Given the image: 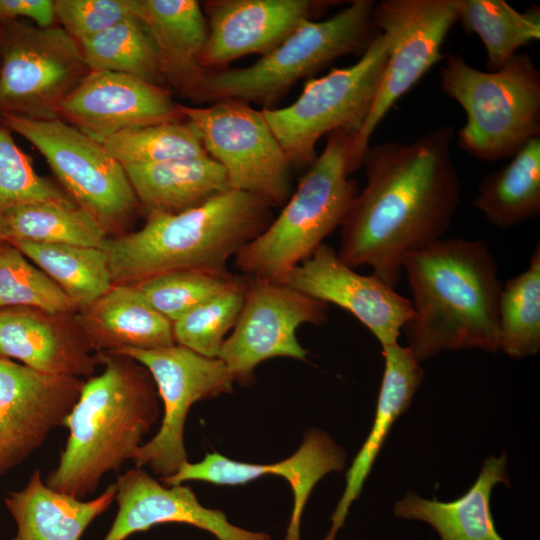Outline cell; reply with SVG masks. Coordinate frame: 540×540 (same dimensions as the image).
I'll return each instance as SVG.
<instances>
[{
	"label": "cell",
	"mask_w": 540,
	"mask_h": 540,
	"mask_svg": "<svg viewBox=\"0 0 540 540\" xmlns=\"http://www.w3.org/2000/svg\"><path fill=\"white\" fill-rule=\"evenodd\" d=\"M209 156L225 170L231 189L253 194L271 207L290 197L291 164L262 110L223 99L208 107L179 104Z\"/></svg>",
	"instance_id": "11"
},
{
	"label": "cell",
	"mask_w": 540,
	"mask_h": 540,
	"mask_svg": "<svg viewBox=\"0 0 540 540\" xmlns=\"http://www.w3.org/2000/svg\"><path fill=\"white\" fill-rule=\"evenodd\" d=\"M79 46L90 70L126 74L162 86L164 79L156 45L136 14Z\"/></svg>",
	"instance_id": "32"
},
{
	"label": "cell",
	"mask_w": 540,
	"mask_h": 540,
	"mask_svg": "<svg viewBox=\"0 0 540 540\" xmlns=\"http://www.w3.org/2000/svg\"><path fill=\"white\" fill-rule=\"evenodd\" d=\"M57 118L100 143L123 130L184 119L164 87L101 70L85 75L59 106Z\"/></svg>",
	"instance_id": "17"
},
{
	"label": "cell",
	"mask_w": 540,
	"mask_h": 540,
	"mask_svg": "<svg viewBox=\"0 0 540 540\" xmlns=\"http://www.w3.org/2000/svg\"><path fill=\"white\" fill-rule=\"evenodd\" d=\"M35 307L53 313H75V303L10 241H0V308Z\"/></svg>",
	"instance_id": "36"
},
{
	"label": "cell",
	"mask_w": 540,
	"mask_h": 540,
	"mask_svg": "<svg viewBox=\"0 0 540 540\" xmlns=\"http://www.w3.org/2000/svg\"><path fill=\"white\" fill-rule=\"evenodd\" d=\"M115 485L118 512L102 540H125L163 523L189 524L210 532L218 540H272L267 533L231 524L220 510L204 507L190 487H167L142 468L135 467L120 475Z\"/></svg>",
	"instance_id": "20"
},
{
	"label": "cell",
	"mask_w": 540,
	"mask_h": 540,
	"mask_svg": "<svg viewBox=\"0 0 540 540\" xmlns=\"http://www.w3.org/2000/svg\"><path fill=\"white\" fill-rule=\"evenodd\" d=\"M346 452L326 432H306L299 449L287 459L270 465L235 461L217 452L203 460L184 463L173 475L161 478L168 486L186 481H204L216 485H241L265 475L282 476L293 492V510L284 540H300V522L315 485L328 473L341 472Z\"/></svg>",
	"instance_id": "19"
},
{
	"label": "cell",
	"mask_w": 540,
	"mask_h": 540,
	"mask_svg": "<svg viewBox=\"0 0 540 540\" xmlns=\"http://www.w3.org/2000/svg\"><path fill=\"white\" fill-rule=\"evenodd\" d=\"M271 221L266 201L235 189L177 214L149 215L141 229L108 238L112 284L173 271L226 272L228 260Z\"/></svg>",
	"instance_id": "4"
},
{
	"label": "cell",
	"mask_w": 540,
	"mask_h": 540,
	"mask_svg": "<svg viewBox=\"0 0 540 540\" xmlns=\"http://www.w3.org/2000/svg\"><path fill=\"white\" fill-rule=\"evenodd\" d=\"M375 3L354 0L325 20H306L247 67L207 70L193 98L272 103L298 80L339 57L361 56L379 32L374 20Z\"/></svg>",
	"instance_id": "7"
},
{
	"label": "cell",
	"mask_w": 540,
	"mask_h": 540,
	"mask_svg": "<svg viewBox=\"0 0 540 540\" xmlns=\"http://www.w3.org/2000/svg\"><path fill=\"white\" fill-rule=\"evenodd\" d=\"M61 27L78 44L135 15L136 0H56Z\"/></svg>",
	"instance_id": "39"
},
{
	"label": "cell",
	"mask_w": 540,
	"mask_h": 540,
	"mask_svg": "<svg viewBox=\"0 0 540 540\" xmlns=\"http://www.w3.org/2000/svg\"><path fill=\"white\" fill-rule=\"evenodd\" d=\"M472 204L500 229L535 219L540 213V137L525 144L506 165L487 174Z\"/></svg>",
	"instance_id": "28"
},
{
	"label": "cell",
	"mask_w": 540,
	"mask_h": 540,
	"mask_svg": "<svg viewBox=\"0 0 540 540\" xmlns=\"http://www.w3.org/2000/svg\"><path fill=\"white\" fill-rule=\"evenodd\" d=\"M1 240H3V238H2V235H1V233H0V241H1Z\"/></svg>",
	"instance_id": "41"
},
{
	"label": "cell",
	"mask_w": 540,
	"mask_h": 540,
	"mask_svg": "<svg viewBox=\"0 0 540 540\" xmlns=\"http://www.w3.org/2000/svg\"><path fill=\"white\" fill-rule=\"evenodd\" d=\"M110 484L97 497L84 501L48 487L37 469L27 484L5 497L17 531L12 540H80L89 524L115 500Z\"/></svg>",
	"instance_id": "27"
},
{
	"label": "cell",
	"mask_w": 540,
	"mask_h": 540,
	"mask_svg": "<svg viewBox=\"0 0 540 540\" xmlns=\"http://www.w3.org/2000/svg\"><path fill=\"white\" fill-rule=\"evenodd\" d=\"M440 85L466 114L458 144L485 161L511 158L540 137V72L526 53L501 68L483 71L461 55L443 57Z\"/></svg>",
	"instance_id": "6"
},
{
	"label": "cell",
	"mask_w": 540,
	"mask_h": 540,
	"mask_svg": "<svg viewBox=\"0 0 540 540\" xmlns=\"http://www.w3.org/2000/svg\"><path fill=\"white\" fill-rule=\"evenodd\" d=\"M84 381L0 357V477L26 460L64 421Z\"/></svg>",
	"instance_id": "15"
},
{
	"label": "cell",
	"mask_w": 540,
	"mask_h": 540,
	"mask_svg": "<svg viewBox=\"0 0 540 540\" xmlns=\"http://www.w3.org/2000/svg\"><path fill=\"white\" fill-rule=\"evenodd\" d=\"M3 240L72 244L104 249L109 238L100 224L75 203H30L0 214Z\"/></svg>",
	"instance_id": "31"
},
{
	"label": "cell",
	"mask_w": 540,
	"mask_h": 540,
	"mask_svg": "<svg viewBox=\"0 0 540 540\" xmlns=\"http://www.w3.org/2000/svg\"><path fill=\"white\" fill-rule=\"evenodd\" d=\"M356 131L328 134L324 149L308 168L275 220L234 257L248 278L284 283L340 227L358 191L348 159Z\"/></svg>",
	"instance_id": "5"
},
{
	"label": "cell",
	"mask_w": 540,
	"mask_h": 540,
	"mask_svg": "<svg viewBox=\"0 0 540 540\" xmlns=\"http://www.w3.org/2000/svg\"><path fill=\"white\" fill-rule=\"evenodd\" d=\"M76 316L97 353L176 344L172 322L147 301L135 284H112L102 296L79 309Z\"/></svg>",
	"instance_id": "23"
},
{
	"label": "cell",
	"mask_w": 540,
	"mask_h": 540,
	"mask_svg": "<svg viewBox=\"0 0 540 540\" xmlns=\"http://www.w3.org/2000/svg\"><path fill=\"white\" fill-rule=\"evenodd\" d=\"M284 283L350 312L370 330L381 346L397 343L413 315L411 300L376 275L358 273L325 243L296 266Z\"/></svg>",
	"instance_id": "16"
},
{
	"label": "cell",
	"mask_w": 540,
	"mask_h": 540,
	"mask_svg": "<svg viewBox=\"0 0 540 540\" xmlns=\"http://www.w3.org/2000/svg\"><path fill=\"white\" fill-rule=\"evenodd\" d=\"M24 17L39 27L53 26L56 20L55 2L51 0H0V20Z\"/></svg>",
	"instance_id": "40"
},
{
	"label": "cell",
	"mask_w": 540,
	"mask_h": 540,
	"mask_svg": "<svg viewBox=\"0 0 540 540\" xmlns=\"http://www.w3.org/2000/svg\"><path fill=\"white\" fill-rule=\"evenodd\" d=\"M123 168L146 217L177 214L231 189L224 168L208 154Z\"/></svg>",
	"instance_id": "25"
},
{
	"label": "cell",
	"mask_w": 540,
	"mask_h": 540,
	"mask_svg": "<svg viewBox=\"0 0 540 540\" xmlns=\"http://www.w3.org/2000/svg\"><path fill=\"white\" fill-rule=\"evenodd\" d=\"M30 203L75 202L63 189L38 175L8 129L0 127V214Z\"/></svg>",
	"instance_id": "38"
},
{
	"label": "cell",
	"mask_w": 540,
	"mask_h": 540,
	"mask_svg": "<svg viewBox=\"0 0 540 540\" xmlns=\"http://www.w3.org/2000/svg\"><path fill=\"white\" fill-rule=\"evenodd\" d=\"M135 14L156 45L164 81L193 98L207 71L202 59L208 24L199 2L136 0Z\"/></svg>",
	"instance_id": "24"
},
{
	"label": "cell",
	"mask_w": 540,
	"mask_h": 540,
	"mask_svg": "<svg viewBox=\"0 0 540 540\" xmlns=\"http://www.w3.org/2000/svg\"><path fill=\"white\" fill-rule=\"evenodd\" d=\"M98 357L104 369L83 383L64 421L69 436L58 465L44 481L78 499L94 493L105 474L132 459L160 415L155 383L142 364L117 353Z\"/></svg>",
	"instance_id": "3"
},
{
	"label": "cell",
	"mask_w": 540,
	"mask_h": 540,
	"mask_svg": "<svg viewBox=\"0 0 540 540\" xmlns=\"http://www.w3.org/2000/svg\"><path fill=\"white\" fill-rule=\"evenodd\" d=\"M389 54V39L377 33L354 64L306 82L290 105L263 108V115L291 165L310 167L324 135L359 131L377 93Z\"/></svg>",
	"instance_id": "8"
},
{
	"label": "cell",
	"mask_w": 540,
	"mask_h": 540,
	"mask_svg": "<svg viewBox=\"0 0 540 540\" xmlns=\"http://www.w3.org/2000/svg\"><path fill=\"white\" fill-rule=\"evenodd\" d=\"M116 353L135 359L148 370L164 404L158 432L132 457L135 467H149L161 478L171 476L188 462L184 425L190 407L197 401L230 393L234 380L219 358L200 355L178 344Z\"/></svg>",
	"instance_id": "13"
},
{
	"label": "cell",
	"mask_w": 540,
	"mask_h": 540,
	"mask_svg": "<svg viewBox=\"0 0 540 540\" xmlns=\"http://www.w3.org/2000/svg\"><path fill=\"white\" fill-rule=\"evenodd\" d=\"M335 1L211 0L205 2L208 38L202 63L220 70L237 58L264 55L302 22L314 20Z\"/></svg>",
	"instance_id": "18"
},
{
	"label": "cell",
	"mask_w": 540,
	"mask_h": 540,
	"mask_svg": "<svg viewBox=\"0 0 540 540\" xmlns=\"http://www.w3.org/2000/svg\"><path fill=\"white\" fill-rule=\"evenodd\" d=\"M454 129L444 125L411 143L369 145L366 184L340 225L337 254L395 288L404 257L443 238L460 202L452 159Z\"/></svg>",
	"instance_id": "1"
},
{
	"label": "cell",
	"mask_w": 540,
	"mask_h": 540,
	"mask_svg": "<svg viewBox=\"0 0 540 540\" xmlns=\"http://www.w3.org/2000/svg\"><path fill=\"white\" fill-rule=\"evenodd\" d=\"M499 351L522 359L540 350V247L526 269L501 286L498 301Z\"/></svg>",
	"instance_id": "33"
},
{
	"label": "cell",
	"mask_w": 540,
	"mask_h": 540,
	"mask_svg": "<svg viewBox=\"0 0 540 540\" xmlns=\"http://www.w3.org/2000/svg\"><path fill=\"white\" fill-rule=\"evenodd\" d=\"M245 276L230 272L173 271L135 285L147 301L172 324L208 300L240 285Z\"/></svg>",
	"instance_id": "35"
},
{
	"label": "cell",
	"mask_w": 540,
	"mask_h": 540,
	"mask_svg": "<svg viewBox=\"0 0 540 540\" xmlns=\"http://www.w3.org/2000/svg\"><path fill=\"white\" fill-rule=\"evenodd\" d=\"M10 242L52 279L78 310L94 302L112 286L104 249L23 240Z\"/></svg>",
	"instance_id": "30"
},
{
	"label": "cell",
	"mask_w": 540,
	"mask_h": 540,
	"mask_svg": "<svg viewBox=\"0 0 540 540\" xmlns=\"http://www.w3.org/2000/svg\"><path fill=\"white\" fill-rule=\"evenodd\" d=\"M413 315L403 328L419 362L444 351H499L498 267L482 240L441 238L402 263Z\"/></svg>",
	"instance_id": "2"
},
{
	"label": "cell",
	"mask_w": 540,
	"mask_h": 540,
	"mask_svg": "<svg viewBox=\"0 0 540 540\" xmlns=\"http://www.w3.org/2000/svg\"><path fill=\"white\" fill-rule=\"evenodd\" d=\"M384 372L376 414L368 437L346 473V486L334 510L332 525L323 540H335L349 509L361 494L365 480L386 441L393 424L409 409L419 389L424 371L408 346L397 343L382 346Z\"/></svg>",
	"instance_id": "22"
},
{
	"label": "cell",
	"mask_w": 540,
	"mask_h": 540,
	"mask_svg": "<svg viewBox=\"0 0 540 540\" xmlns=\"http://www.w3.org/2000/svg\"><path fill=\"white\" fill-rule=\"evenodd\" d=\"M1 49L0 114L57 118L59 106L90 71L79 44L58 26L12 20Z\"/></svg>",
	"instance_id": "12"
},
{
	"label": "cell",
	"mask_w": 540,
	"mask_h": 540,
	"mask_svg": "<svg viewBox=\"0 0 540 540\" xmlns=\"http://www.w3.org/2000/svg\"><path fill=\"white\" fill-rule=\"evenodd\" d=\"M374 20L389 39V54L372 106L352 141L349 174L361 166L374 131L393 105L443 59V42L457 21L455 0H384L375 3Z\"/></svg>",
	"instance_id": "10"
},
{
	"label": "cell",
	"mask_w": 540,
	"mask_h": 540,
	"mask_svg": "<svg viewBox=\"0 0 540 540\" xmlns=\"http://www.w3.org/2000/svg\"><path fill=\"white\" fill-rule=\"evenodd\" d=\"M0 357L41 373L77 378L91 376L100 364L76 312L27 306L0 308Z\"/></svg>",
	"instance_id": "21"
},
{
	"label": "cell",
	"mask_w": 540,
	"mask_h": 540,
	"mask_svg": "<svg viewBox=\"0 0 540 540\" xmlns=\"http://www.w3.org/2000/svg\"><path fill=\"white\" fill-rule=\"evenodd\" d=\"M102 144L123 167L207 155L199 133L186 119L123 130Z\"/></svg>",
	"instance_id": "34"
},
{
	"label": "cell",
	"mask_w": 540,
	"mask_h": 540,
	"mask_svg": "<svg viewBox=\"0 0 540 540\" xmlns=\"http://www.w3.org/2000/svg\"><path fill=\"white\" fill-rule=\"evenodd\" d=\"M327 305L285 283L248 278L238 320L218 358L234 382L243 386L254 381V371L263 361L275 357L305 360L307 351L298 341L297 329L324 323Z\"/></svg>",
	"instance_id": "14"
},
{
	"label": "cell",
	"mask_w": 540,
	"mask_h": 540,
	"mask_svg": "<svg viewBox=\"0 0 540 540\" xmlns=\"http://www.w3.org/2000/svg\"><path fill=\"white\" fill-rule=\"evenodd\" d=\"M457 21L482 41L489 71L501 68L519 48L540 39V8L518 11L505 0H455Z\"/></svg>",
	"instance_id": "29"
},
{
	"label": "cell",
	"mask_w": 540,
	"mask_h": 540,
	"mask_svg": "<svg viewBox=\"0 0 540 540\" xmlns=\"http://www.w3.org/2000/svg\"><path fill=\"white\" fill-rule=\"evenodd\" d=\"M497 483L510 486L507 455L487 458L475 483L454 501L428 500L408 492L394 506V515L428 523L441 540H504L496 530L490 499Z\"/></svg>",
	"instance_id": "26"
},
{
	"label": "cell",
	"mask_w": 540,
	"mask_h": 540,
	"mask_svg": "<svg viewBox=\"0 0 540 540\" xmlns=\"http://www.w3.org/2000/svg\"><path fill=\"white\" fill-rule=\"evenodd\" d=\"M247 282L246 277L237 287L208 300L175 321V343L200 355L218 358L228 332L238 320Z\"/></svg>",
	"instance_id": "37"
},
{
	"label": "cell",
	"mask_w": 540,
	"mask_h": 540,
	"mask_svg": "<svg viewBox=\"0 0 540 540\" xmlns=\"http://www.w3.org/2000/svg\"><path fill=\"white\" fill-rule=\"evenodd\" d=\"M0 120L43 155L66 194L108 236L124 234L140 206L123 166L102 143L59 118L1 113Z\"/></svg>",
	"instance_id": "9"
}]
</instances>
